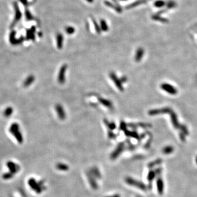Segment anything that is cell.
I'll list each match as a JSON object with an SVG mask.
<instances>
[{"instance_id":"6da1fadb","label":"cell","mask_w":197,"mask_h":197,"mask_svg":"<svg viewBox=\"0 0 197 197\" xmlns=\"http://www.w3.org/2000/svg\"><path fill=\"white\" fill-rule=\"evenodd\" d=\"M109 76L111 80L113 82V83L115 84L117 88H118L120 91H123L124 90V87L122 84V82L120 81V79L118 78L115 73L113 72H111L110 73Z\"/></svg>"},{"instance_id":"7a4b0ae2","label":"cell","mask_w":197,"mask_h":197,"mask_svg":"<svg viewBox=\"0 0 197 197\" xmlns=\"http://www.w3.org/2000/svg\"><path fill=\"white\" fill-rule=\"evenodd\" d=\"M68 69V65L66 64L62 65L60 68L58 76V82L61 84L64 83L65 81V73Z\"/></svg>"},{"instance_id":"3957f363","label":"cell","mask_w":197,"mask_h":197,"mask_svg":"<svg viewBox=\"0 0 197 197\" xmlns=\"http://www.w3.org/2000/svg\"><path fill=\"white\" fill-rule=\"evenodd\" d=\"M14 10H15V18L13 20V24L12 26H13L16 23L18 22L20 20V19L21 18V13L20 12L19 7L18 5V4L16 2H14Z\"/></svg>"},{"instance_id":"277c9868","label":"cell","mask_w":197,"mask_h":197,"mask_svg":"<svg viewBox=\"0 0 197 197\" xmlns=\"http://www.w3.org/2000/svg\"><path fill=\"white\" fill-rule=\"evenodd\" d=\"M161 88L164 91H167L168 93L171 95H175L177 93L176 89L174 87L173 85L168 83H163L161 85Z\"/></svg>"},{"instance_id":"5b68a950","label":"cell","mask_w":197,"mask_h":197,"mask_svg":"<svg viewBox=\"0 0 197 197\" xmlns=\"http://www.w3.org/2000/svg\"><path fill=\"white\" fill-rule=\"evenodd\" d=\"M55 110L60 120H64L66 118V114L63 108L60 104H57L55 106Z\"/></svg>"},{"instance_id":"8992f818","label":"cell","mask_w":197,"mask_h":197,"mask_svg":"<svg viewBox=\"0 0 197 197\" xmlns=\"http://www.w3.org/2000/svg\"><path fill=\"white\" fill-rule=\"evenodd\" d=\"M104 4L106 6H107V7L112 8L113 10L115 11L116 12L118 13H120L122 12L123 10L122 7H119V6L113 4V2L107 1V0H105V1H104Z\"/></svg>"},{"instance_id":"52a82bcc","label":"cell","mask_w":197,"mask_h":197,"mask_svg":"<svg viewBox=\"0 0 197 197\" xmlns=\"http://www.w3.org/2000/svg\"><path fill=\"white\" fill-rule=\"evenodd\" d=\"M128 182L129 183H130L131 185L136 186L140 189L142 190H146V186L144 185V183H142L140 182L134 180L132 179H129L128 180Z\"/></svg>"},{"instance_id":"ba28073f","label":"cell","mask_w":197,"mask_h":197,"mask_svg":"<svg viewBox=\"0 0 197 197\" xmlns=\"http://www.w3.org/2000/svg\"><path fill=\"white\" fill-rule=\"evenodd\" d=\"M170 111H171L169 108H164V109L160 110H152L149 111L148 114L150 116H155L157 115V114H159V113L169 112Z\"/></svg>"},{"instance_id":"9c48e42d","label":"cell","mask_w":197,"mask_h":197,"mask_svg":"<svg viewBox=\"0 0 197 197\" xmlns=\"http://www.w3.org/2000/svg\"><path fill=\"white\" fill-rule=\"evenodd\" d=\"M56 46L59 49H62L63 47V36L61 33H58L56 36Z\"/></svg>"},{"instance_id":"30bf717a","label":"cell","mask_w":197,"mask_h":197,"mask_svg":"<svg viewBox=\"0 0 197 197\" xmlns=\"http://www.w3.org/2000/svg\"><path fill=\"white\" fill-rule=\"evenodd\" d=\"M157 187L158 192L160 195H163L164 192V182L160 177H158L157 180Z\"/></svg>"},{"instance_id":"8fae6325","label":"cell","mask_w":197,"mask_h":197,"mask_svg":"<svg viewBox=\"0 0 197 197\" xmlns=\"http://www.w3.org/2000/svg\"><path fill=\"white\" fill-rule=\"evenodd\" d=\"M144 54V50L142 48H139L137 49L135 55V60L136 62H140L142 59Z\"/></svg>"},{"instance_id":"7c38bea8","label":"cell","mask_w":197,"mask_h":197,"mask_svg":"<svg viewBox=\"0 0 197 197\" xmlns=\"http://www.w3.org/2000/svg\"><path fill=\"white\" fill-rule=\"evenodd\" d=\"M98 100L99 102L103 105L104 106H105L108 108H111L113 106V105L112 102L110 100H109L106 98H104L103 97H99L98 98Z\"/></svg>"},{"instance_id":"4fadbf2b","label":"cell","mask_w":197,"mask_h":197,"mask_svg":"<svg viewBox=\"0 0 197 197\" xmlns=\"http://www.w3.org/2000/svg\"><path fill=\"white\" fill-rule=\"evenodd\" d=\"M36 31V27L32 26L30 29L27 31V39H31L32 40H34L35 36V32Z\"/></svg>"},{"instance_id":"5bb4252c","label":"cell","mask_w":197,"mask_h":197,"mask_svg":"<svg viewBox=\"0 0 197 197\" xmlns=\"http://www.w3.org/2000/svg\"><path fill=\"white\" fill-rule=\"evenodd\" d=\"M7 166L9 168V169H10L11 172L13 174L17 173L18 171V170L19 169V167L17 166L15 164H14V163H12L11 161L8 162L7 163Z\"/></svg>"},{"instance_id":"9a60e30c","label":"cell","mask_w":197,"mask_h":197,"mask_svg":"<svg viewBox=\"0 0 197 197\" xmlns=\"http://www.w3.org/2000/svg\"><path fill=\"white\" fill-rule=\"evenodd\" d=\"M124 146V145L123 143H120V144H119L118 147H117V148H116V150L114 151V152H113L112 153V157H113V158H114V157H117V155H119L120 153V152H121L123 150Z\"/></svg>"},{"instance_id":"2e32d148","label":"cell","mask_w":197,"mask_h":197,"mask_svg":"<svg viewBox=\"0 0 197 197\" xmlns=\"http://www.w3.org/2000/svg\"><path fill=\"white\" fill-rule=\"evenodd\" d=\"M100 26L101 31L104 32H107L109 30V26H108L107 22L105 20L103 19H100Z\"/></svg>"},{"instance_id":"e0dca14e","label":"cell","mask_w":197,"mask_h":197,"mask_svg":"<svg viewBox=\"0 0 197 197\" xmlns=\"http://www.w3.org/2000/svg\"><path fill=\"white\" fill-rule=\"evenodd\" d=\"M124 134L126 136H130V137L134 138L135 139H139L140 138L138 133L135 131L132 132V131H129L128 130H125L124 131Z\"/></svg>"},{"instance_id":"ac0fdd59","label":"cell","mask_w":197,"mask_h":197,"mask_svg":"<svg viewBox=\"0 0 197 197\" xmlns=\"http://www.w3.org/2000/svg\"><path fill=\"white\" fill-rule=\"evenodd\" d=\"M91 21L92 22H93V25L94 26V28H95V31H96V32L97 33V34H100L101 32V28H100V25L98 24L97 23V22L96 21V20L95 19V18L94 17H91Z\"/></svg>"},{"instance_id":"d6986e66","label":"cell","mask_w":197,"mask_h":197,"mask_svg":"<svg viewBox=\"0 0 197 197\" xmlns=\"http://www.w3.org/2000/svg\"><path fill=\"white\" fill-rule=\"evenodd\" d=\"M171 121H172V123L173 124L174 126H175V128H180L181 126L179 125V124L178 123L177 117L176 116V114L173 112L171 113Z\"/></svg>"},{"instance_id":"ffe728a7","label":"cell","mask_w":197,"mask_h":197,"mask_svg":"<svg viewBox=\"0 0 197 197\" xmlns=\"http://www.w3.org/2000/svg\"><path fill=\"white\" fill-rule=\"evenodd\" d=\"M104 123L105 124V125L107 126V128L110 129V130H113L114 129H116V125L114 122L110 123L106 119H105L104 120Z\"/></svg>"},{"instance_id":"44dd1931","label":"cell","mask_w":197,"mask_h":197,"mask_svg":"<svg viewBox=\"0 0 197 197\" xmlns=\"http://www.w3.org/2000/svg\"><path fill=\"white\" fill-rule=\"evenodd\" d=\"M174 150V148L171 146H166L164 148H163V150H162V152L164 154H169L172 153L173 151Z\"/></svg>"},{"instance_id":"7402d4cb","label":"cell","mask_w":197,"mask_h":197,"mask_svg":"<svg viewBox=\"0 0 197 197\" xmlns=\"http://www.w3.org/2000/svg\"><path fill=\"white\" fill-rule=\"evenodd\" d=\"M156 175H156V174H155L154 171L151 170V171H150L148 174V176H147V179H148V181L152 182L155 178V177L156 176Z\"/></svg>"},{"instance_id":"603a6c76","label":"cell","mask_w":197,"mask_h":197,"mask_svg":"<svg viewBox=\"0 0 197 197\" xmlns=\"http://www.w3.org/2000/svg\"><path fill=\"white\" fill-rule=\"evenodd\" d=\"M162 160L160 159H158L155 160L154 161H152L151 163L148 164V167L150 168H152L154 167L155 166H157V165H159L161 163Z\"/></svg>"},{"instance_id":"cb8c5ba5","label":"cell","mask_w":197,"mask_h":197,"mask_svg":"<svg viewBox=\"0 0 197 197\" xmlns=\"http://www.w3.org/2000/svg\"><path fill=\"white\" fill-rule=\"evenodd\" d=\"M65 32L68 35H72L75 32V28L72 26H69L65 28Z\"/></svg>"},{"instance_id":"d4e9b609","label":"cell","mask_w":197,"mask_h":197,"mask_svg":"<svg viewBox=\"0 0 197 197\" xmlns=\"http://www.w3.org/2000/svg\"><path fill=\"white\" fill-rule=\"evenodd\" d=\"M25 17H26V19L27 20H32L34 19V17L31 14L30 12L28 10H26L25 11Z\"/></svg>"},{"instance_id":"484cf974","label":"cell","mask_w":197,"mask_h":197,"mask_svg":"<svg viewBox=\"0 0 197 197\" xmlns=\"http://www.w3.org/2000/svg\"><path fill=\"white\" fill-rule=\"evenodd\" d=\"M128 126L127 124L124 122V121H122L120 123V125H119V130H122V131H125V130H126V127Z\"/></svg>"},{"instance_id":"4316f807","label":"cell","mask_w":197,"mask_h":197,"mask_svg":"<svg viewBox=\"0 0 197 197\" xmlns=\"http://www.w3.org/2000/svg\"><path fill=\"white\" fill-rule=\"evenodd\" d=\"M108 136H109V138L110 139H114L116 138V135L112 132V130H109V132H108Z\"/></svg>"},{"instance_id":"83f0119b","label":"cell","mask_w":197,"mask_h":197,"mask_svg":"<svg viewBox=\"0 0 197 197\" xmlns=\"http://www.w3.org/2000/svg\"><path fill=\"white\" fill-rule=\"evenodd\" d=\"M13 176V175L11 173H7L6 174L4 175V178L5 179H11V178Z\"/></svg>"},{"instance_id":"f1b7e54d","label":"cell","mask_w":197,"mask_h":197,"mask_svg":"<svg viewBox=\"0 0 197 197\" xmlns=\"http://www.w3.org/2000/svg\"><path fill=\"white\" fill-rule=\"evenodd\" d=\"M155 174H156V175H160L161 173V169L160 168H157V169H156L155 170Z\"/></svg>"},{"instance_id":"f546056e","label":"cell","mask_w":197,"mask_h":197,"mask_svg":"<svg viewBox=\"0 0 197 197\" xmlns=\"http://www.w3.org/2000/svg\"><path fill=\"white\" fill-rule=\"evenodd\" d=\"M20 2L25 6H27L28 5L27 0H19Z\"/></svg>"},{"instance_id":"4dcf8cb0","label":"cell","mask_w":197,"mask_h":197,"mask_svg":"<svg viewBox=\"0 0 197 197\" xmlns=\"http://www.w3.org/2000/svg\"><path fill=\"white\" fill-rule=\"evenodd\" d=\"M180 139L182 141H185V134H180Z\"/></svg>"},{"instance_id":"1f68e13d","label":"cell","mask_w":197,"mask_h":197,"mask_svg":"<svg viewBox=\"0 0 197 197\" xmlns=\"http://www.w3.org/2000/svg\"><path fill=\"white\" fill-rule=\"evenodd\" d=\"M112 1L113 4L116 5L117 6H119V7H121V6H120V4H119V3L118 0H112Z\"/></svg>"},{"instance_id":"d6a6232c","label":"cell","mask_w":197,"mask_h":197,"mask_svg":"<svg viewBox=\"0 0 197 197\" xmlns=\"http://www.w3.org/2000/svg\"><path fill=\"white\" fill-rule=\"evenodd\" d=\"M120 81H121V82H123V83H124V82H126L127 81V78L125 76H123L121 79H120Z\"/></svg>"},{"instance_id":"836d02e7","label":"cell","mask_w":197,"mask_h":197,"mask_svg":"<svg viewBox=\"0 0 197 197\" xmlns=\"http://www.w3.org/2000/svg\"><path fill=\"white\" fill-rule=\"evenodd\" d=\"M94 0H86V1L88 2V3H90V4H91V3H93L94 2Z\"/></svg>"},{"instance_id":"e575fe53","label":"cell","mask_w":197,"mask_h":197,"mask_svg":"<svg viewBox=\"0 0 197 197\" xmlns=\"http://www.w3.org/2000/svg\"><path fill=\"white\" fill-rule=\"evenodd\" d=\"M119 1H127V0H119Z\"/></svg>"},{"instance_id":"d590c367","label":"cell","mask_w":197,"mask_h":197,"mask_svg":"<svg viewBox=\"0 0 197 197\" xmlns=\"http://www.w3.org/2000/svg\"><path fill=\"white\" fill-rule=\"evenodd\" d=\"M195 161H196V163L197 164V156L196 157V158H195Z\"/></svg>"},{"instance_id":"8d00e7d4","label":"cell","mask_w":197,"mask_h":197,"mask_svg":"<svg viewBox=\"0 0 197 197\" xmlns=\"http://www.w3.org/2000/svg\"><path fill=\"white\" fill-rule=\"evenodd\" d=\"M138 197H141V196H138Z\"/></svg>"}]
</instances>
